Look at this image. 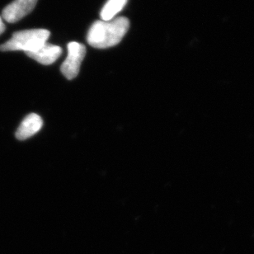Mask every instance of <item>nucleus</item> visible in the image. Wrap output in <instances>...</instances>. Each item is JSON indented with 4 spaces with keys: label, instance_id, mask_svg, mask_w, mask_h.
I'll return each mask as SVG.
<instances>
[{
    "label": "nucleus",
    "instance_id": "20e7f679",
    "mask_svg": "<svg viewBox=\"0 0 254 254\" xmlns=\"http://www.w3.org/2000/svg\"><path fill=\"white\" fill-rule=\"evenodd\" d=\"M37 1L38 0H14L3 8L1 17L9 23L17 22L34 9Z\"/></svg>",
    "mask_w": 254,
    "mask_h": 254
},
{
    "label": "nucleus",
    "instance_id": "39448f33",
    "mask_svg": "<svg viewBox=\"0 0 254 254\" xmlns=\"http://www.w3.org/2000/svg\"><path fill=\"white\" fill-rule=\"evenodd\" d=\"M62 54V47L48 43L43 45L35 52L26 53L27 57L45 65H49L57 62Z\"/></svg>",
    "mask_w": 254,
    "mask_h": 254
},
{
    "label": "nucleus",
    "instance_id": "f03ea898",
    "mask_svg": "<svg viewBox=\"0 0 254 254\" xmlns=\"http://www.w3.org/2000/svg\"><path fill=\"white\" fill-rule=\"evenodd\" d=\"M49 31L46 29H30L14 32L11 39L0 46L1 52H33L46 44L50 37Z\"/></svg>",
    "mask_w": 254,
    "mask_h": 254
},
{
    "label": "nucleus",
    "instance_id": "f257e3e1",
    "mask_svg": "<svg viewBox=\"0 0 254 254\" xmlns=\"http://www.w3.org/2000/svg\"><path fill=\"white\" fill-rule=\"evenodd\" d=\"M129 27V20L125 17L111 21H96L88 31V44L98 49L114 47L120 43Z\"/></svg>",
    "mask_w": 254,
    "mask_h": 254
},
{
    "label": "nucleus",
    "instance_id": "7ed1b4c3",
    "mask_svg": "<svg viewBox=\"0 0 254 254\" xmlns=\"http://www.w3.org/2000/svg\"><path fill=\"white\" fill-rule=\"evenodd\" d=\"M85 55L86 47L83 45L76 42L68 43V56L61 67L62 73L67 79L71 80L78 75Z\"/></svg>",
    "mask_w": 254,
    "mask_h": 254
},
{
    "label": "nucleus",
    "instance_id": "0eeeda50",
    "mask_svg": "<svg viewBox=\"0 0 254 254\" xmlns=\"http://www.w3.org/2000/svg\"><path fill=\"white\" fill-rule=\"evenodd\" d=\"M128 0H108L101 12L103 21H111L125 7Z\"/></svg>",
    "mask_w": 254,
    "mask_h": 254
},
{
    "label": "nucleus",
    "instance_id": "423d86ee",
    "mask_svg": "<svg viewBox=\"0 0 254 254\" xmlns=\"http://www.w3.org/2000/svg\"><path fill=\"white\" fill-rule=\"evenodd\" d=\"M43 122L40 116L35 113L27 115L22 121L21 125L16 132V137L19 140L28 139L35 134H37L42 129Z\"/></svg>",
    "mask_w": 254,
    "mask_h": 254
},
{
    "label": "nucleus",
    "instance_id": "6e6552de",
    "mask_svg": "<svg viewBox=\"0 0 254 254\" xmlns=\"http://www.w3.org/2000/svg\"><path fill=\"white\" fill-rule=\"evenodd\" d=\"M5 31V25L2 22V17H0V35L2 34Z\"/></svg>",
    "mask_w": 254,
    "mask_h": 254
}]
</instances>
